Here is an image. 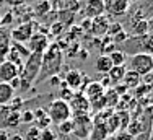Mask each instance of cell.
Segmentation results:
<instances>
[{
    "label": "cell",
    "instance_id": "obj_1",
    "mask_svg": "<svg viewBox=\"0 0 153 140\" xmlns=\"http://www.w3.org/2000/svg\"><path fill=\"white\" fill-rule=\"evenodd\" d=\"M62 57H64V52H62V49L59 47V44L51 42L47 51L42 54L38 82H42V80L49 78V77H56L59 73V70L62 67Z\"/></svg>",
    "mask_w": 153,
    "mask_h": 140
},
{
    "label": "cell",
    "instance_id": "obj_2",
    "mask_svg": "<svg viewBox=\"0 0 153 140\" xmlns=\"http://www.w3.org/2000/svg\"><path fill=\"white\" fill-rule=\"evenodd\" d=\"M41 60H42V54H36L31 52L30 57L26 59V62L23 64V67L20 70V91L25 93L38 82L39 77V70H41Z\"/></svg>",
    "mask_w": 153,
    "mask_h": 140
},
{
    "label": "cell",
    "instance_id": "obj_3",
    "mask_svg": "<svg viewBox=\"0 0 153 140\" xmlns=\"http://www.w3.org/2000/svg\"><path fill=\"white\" fill-rule=\"evenodd\" d=\"M129 67L140 77H147L153 72V56L147 52H135L129 59Z\"/></svg>",
    "mask_w": 153,
    "mask_h": 140
},
{
    "label": "cell",
    "instance_id": "obj_4",
    "mask_svg": "<svg viewBox=\"0 0 153 140\" xmlns=\"http://www.w3.org/2000/svg\"><path fill=\"white\" fill-rule=\"evenodd\" d=\"M47 116H49L51 122L54 124H62L65 121L72 119V109H70V104L64 99H54L52 103L49 104V109H47Z\"/></svg>",
    "mask_w": 153,
    "mask_h": 140
},
{
    "label": "cell",
    "instance_id": "obj_5",
    "mask_svg": "<svg viewBox=\"0 0 153 140\" xmlns=\"http://www.w3.org/2000/svg\"><path fill=\"white\" fill-rule=\"evenodd\" d=\"M30 54L31 52H30L28 47H25L23 44H20V42H13L12 41V46H10V51H8V54H7L5 60L12 62L13 65H16L18 69H21L23 64L26 62V59L30 57Z\"/></svg>",
    "mask_w": 153,
    "mask_h": 140
},
{
    "label": "cell",
    "instance_id": "obj_6",
    "mask_svg": "<svg viewBox=\"0 0 153 140\" xmlns=\"http://www.w3.org/2000/svg\"><path fill=\"white\" fill-rule=\"evenodd\" d=\"M34 23L33 21H25V23H21L20 26L10 29V38H12L13 42H30V39L33 38V34H34Z\"/></svg>",
    "mask_w": 153,
    "mask_h": 140
},
{
    "label": "cell",
    "instance_id": "obj_7",
    "mask_svg": "<svg viewBox=\"0 0 153 140\" xmlns=\"http://www.w3.org/2000/svg\"><path fill=\"white\" fill-rule=\"evenodd\" d=\"M68 104H70L72 116H74V114H86L90 111L91 103L86 99V96L82 93V91H78V93H74V96H72V99L68 101Z\"/></svg>",
    "mask_w": 153,
    "mask_h": 140
},
{
    "label": "cell",
    "instance_id": "obj_8",
    "mask_svg": "<svg viewBox=\"0 0 153 140\" xmlns=\"http://www.w3.org/2000/svg\"><path fill=\"white\" fill-rule=\"evenodd\" d=\"M129 0H104V12L109 16H122L129 8Z\"/></svg>",
    "mask_w": 153,
    "mask_h": 140
},
{
    "label": "cell",
    "instance_id": "obj_9",
    "mask_svg": "<svg viewBox=\"0 0 153 140\" xmlns=\"http://www.w3.org/2000/svg\"><path fill=\"white\" fill-rule=\"evenodd\" d=\"M49 46H51V41L44 33H34L33 38L30 39V47H28V49H30V52L44 54Z\"/></svg>",
    "mask_w": 153,
    "mask_h": 140
},
{
    "label": "cell",
    "instance_id": "obj_10",
    "mask_svg": "<svg viewBox=\"0 0 153 140\" xmlns=\"http://www.w3.org/2000/svg\"><path fill=\"white\" fill-rule=\"evenodd\" d=\"M88 77L82 75L80 73V70L76 69H72L70 72L67 73V77H65V86H68L70 90H78V88H83L86 83H88Z\"/></svg>",
    "mask_w": 153,
    "mask_h": 140
},
{
    "label": "cell",
    "instance_id": "obj_11",
    "mask_svg": "<svg viewBox=\"0 0 153 140\" xmlns=\"http://www.w3.org/2000/svg\"><path fill=\"white\" fill-rule=\"evenodd\" d=\"M20 70L21 69H18L16 65L12 64V62L3 60L2 64H0V83H10L12 80L18 78Z\"/></svg>",
    "mask_w": 153,
    "mask_h": 140
},
{
    "label": "cell",
    "instance_id": "obj_12",
    "mask_svg": "<svg viewBox=\"0 0 153 140\" xmlns=\"http://www.w3.org/2000/svg\"><path fill=\"white\" fill-rule=\"evenodd\" d=\"M83 12L88 20H94V18L101 16L104 13V0H86Z\"/></svg>",
    "mask_w": 153,
    "mask_h": 140
},
{
    "label": "cell",
    "instance_id": "obj_13",
    "mask_svg": "<svg viewBox=\"0 0 153 140\" xmlns=\"http://www.w3.org/2000/svg\"><path fill=\"white\" fill-rule=\"evenodd\" d=\"M104 93H106V90H104L103 85L98 83V82H91V83L86 85V90H85V93H83V95L86 96V99H88L90 103H94L96 99L103 98Z\"/></svg>",
    "mask_w": 153,
    "mask_h": 140
},
{
    "label": "cell",
    "instance_id": "obj_14",
    "mask_svg": "<svg viewBox=\"0 0 153 140\" xmlns=\"http://www.w3.org/2000/svg\"><path fill=\"white\" fill-rule=\"evenodd\" d=\"M91 29L90 31L93 33V34H98V36H103L104 33H108V28H109V16L106 15H101V16L94 18L91 20Z\"/></svg>",
    "mask_w": 153,
    "mask_h": 140
},
{
    "label": "cell",
    "instance_id": "obj_15",
    "mask_svg": "<svg viewBox=\"0 0 153 140\" xmlns=\"http://www.w3.org/2000/svg\"><path fill=\"white\" fill-rule=\"evenodd\" d=\"M12 46V38H10V31L5 28H0V64L7 59V54Z\"/></svg>",
    "mask_w": 153,
    "mask_h": 140
},
{
    "label": "cell",
    "instance_id": "obj_16",
    "mask_svg": "<svg viewBox=\"0 0 153 140\" xmlns=\"http://www.w3.org/2000/svg\"><path fill=\"white\" fill-rule=\"evenodd\" d=\"M122 83H124V88H126V90H132V88H137L138 85L142 83V77L137 75L132 70H127L124 78H122Z\"/></svg>",
    "mask_w": 153,
    "mask_h": 140
},
{
    "label": "cell",
    "instance_id": "obj_17",
    "mask_svg": "<svg viewBox=\"0 0 153 140\" xmlns=\"http://www.w3.org/2000/svg\"><path fill=\"white\" fill-rule=\"evenodd\" d=\"M94 69H96V72L103 73V75H108L109 70L112 69V64H111V59H109V56H106V54L98 56L96 62H94Z\"/></svg>",
    "mask_w": 153,
    "mask_h": 140
},
{
    "label": "cell",
    "instance_id": "obj_18",
    "mask_svg": "<svg viewBox=\"0 0 153 140\" xmlns=\"http://www.w3.org/2000/svg\"><path fill=\"white\" fill-rule=\"evenodd\" d=\"M15 96V90L10 86L8 83H0V106L7 104L8 101H12V98Z\"/></svg>",
    "mask_w": 153,
    "mask_h": 140
},
{
    "label": "cell",
    "instance_id": "obj_19",
    "mask_svg": "<svg viewBox=\"0 0 153 140\" xmlns=\"http://www.w3.org/2000/svg\"><path fill=\"white\" fill-rule=\"evenodd\" d=\"M126 72H127V70H126V67H124V65H121V67H112L111 70H109V73H108V78L112 80L114 83L122 82Z\"/></svg>",
    "mask_w": 153,
    "mask_h": 140
},
{
    "label": "cell",
    "instance_id": "obj_20",
    "mask_svg": "<svg viewBox=\"0 0 153 140\" xmlns=\"http://www.w3.org/2000/svg\"><path fill=\"white\" fill-rule=\"evenodd\" d=\"M109 59H111V64L112 67H121V65L126 64V54L122 52V51H112L111 54H108Z\"/></svg>",
    "mask_w": 153,
    "mask_h": 140
},
{
    "label": "cell",
    "instance_id": "obj_21",
    "mask_svg": "<svg viewBox=\"0 0 153 140\" xmlns=\"http://www.w3.org/2000/svg\"><path fill=\"white\" fill-rule=\"evenodd\" d=\"M109 134L108 129L104 124H98V126L93 127V135H91V140H104L106 135Z\"/></svg>",
    "mask_w": 153,
    "mask_h": 140
},
{
    "label": "cell",
    "instance_id": "obj_22",
    "mask_svg": "<svg viewBox=\"0 0 153 140\" xmlns=\"http://www.w3.org/2000/svg\"><path fill=\"white\" fill-rule=\"evenodd\" d=\"M34 13L38 15V16H42V15H46L47 12L51 10V3H49V0H39L38 3L34 5Z\"/></svg>",
    "mask_w": 153,
    "mask_h": 140
},
{
    "label": "cell",
    "instance_id": "obj_23",
    "mask_svg": "<svg viewBox=\"0 0 153 140\" xmlns=\"http://www.w3.org/2000/svg\"><path fill=\"white\" fill-rule=\"evenodd\" d=\"M134 34L137 36H147L148 34V21L147 20H142L138 23L134 25V29H132Z\"/></svg>",
    "mask_w": 153,
    "mask_h": 140
},
{
    "label": "cell",
    "instance_id": "obj_24",
    "mask_svg": "<svg viewBox=\"0 0 153 140\" xmlns=\"http://www.w3.org/2000/svg\"><path fill=\"white\" fill-rule=\"evenodd\" d=\"M39 135H41V130H39L36 126L30 127L25 134V140H39Z\"/></svg>",
    "mask_w": 153,
    "mask_h": 140
},
{
    "label": "cell",
    "instance_id": "obj_25",
    "mask_svg": "<svg viewBox=\"0 0 153 140\" xmlns=\"http://www.w3.org/2000/svg\"><path fill=\"white\" fill-rule=\"evenodd\" d=\"M18 124H20V112H12L5 119V126L7 127H16Z\"/></svg>",
    "mask_w": 153,
    "mask_h": 140
},
{
    "label": "cell",
    "instance_id": "obj_26",
    "mask_svg": "<svg viewBox=\"0 0 153 140\" xmlns=\"http://www.w3.org/2000/svg\"><path fill=\"white\" fill-rule=\"evenodd\" d=\"M142 46H143V51H142V52H147V54H150V56H153V34L145 36V41L142 42Z\"/></svg>",
    "mask_w": 153,
    "mask_h": 140
},
{
    "label": "cell",
    "instance_id": "obj_27",
    "mask_svg": "<svg viewBox=\"0 0 153 140\" xmlns=\"http://www.w3.org/2000/svg\"><path fill=\"white\" fill-rule=\"evenodd\" d=\"M39 140H57V135H56V132H54L51 127H47V129H42L41 130Z\"/></svg>",
    "mask_w": 153,
    "mask_h": 140
},
{
    "label": "cell",
    "instance_id": "obj_28",
    "mask_svg": "<svg viewBox=\"0 0 153 140\" xmlns=\"http://www.w3.org/2000/svg\"><path fill=\"white\" fill-rule=\"evenodd\" d=\"M59 130L62 132V134H70V132H74V122H72V119L59 124Z\"/></svg>",
    "mask_w": 153,
    "mask_h": 140
},
{
    "label": "cell",
    "instance_id": "obj_29",
    "mask_svg": "<svg viewBox=\"0 0 153 140\" xmlns=\"http://www.w3.org/2000/svg\"><path fill=\"white\" fill-rule=\"evenodd\" d=\"M127 129H129L127 134H130L134 137V135H137V134H140V132H142V122H140V121H138V122H132V124L127 126Z\"/></svg>",
    "mask_w": 153,
    "mask_h": 140
},
{
    "label": "cell",
    "instance_id": "obj_30",
    "mask_svg": "<svg viewBox=\"0 0 153 140\" xmlns=\"http://www.w3.org/2000/svg\"><path fill=\"white\" fill-rule=\"evenodd\" d=\"M112 140H134V137L130 134H127V132H124V130H119L117 134L112 137Z\"/></svg>",
    "mask_w": 153,
    "mask_h": 140
},
{
    "label": "cell",
    "instance_id": "obj_31",
    "mask_svg": "<svg viewBox=\"0 0 153 140\" xmlns=\"http://www.w3.org/2000/svg\"><path fill=\"white\" fill-rule=\"evenodd\" d=\"M62 31H64V25H62V21H57V23H54L52 26H51V33H52L54 36L60 34Z\"/></svg>",
    "mask_w": 153,
    "mask_h": 140
},
{
    "label": "cell",
    "instance_id": "obj_32",
    "mask_svg": "<svg viewBox=\"0 0 153 140\" xmlns=\"http://www.w3.org/2000/svg\"><path fill=\"white\" fill-rule=\"evenodd\" d=\"M5 15H7V16L0 18V28L5 26V25H12V21H13V13L12 12H8V13H5Z\"/></svg>",
    "mask_w": 153,
    "mask_h": 140
},
{
    "label": "cell",
    "instance_id": "obj_33",
    "mask_svg": "<svg viewBox=\"0 0 153 140\" xmlns=\"http://www.w3.org/2000/svg\"><path fill=\"white\" fill-rule=\"evenodd\" d=\"M20 119L23 121V122H33V121H34L33 111H25L23 114H20Z\"/></svg>",
    "mask_w": 153,
    "mask_h": 140
},
{
    "label": "cell",
    "instance_id": "obj_34",
    "mask_svg": "<svg viewBox=\"0 0 153 140\" xmlns=\"http://www.w3.org/2000/svg\"><path fill=\"white\" fill-rule=\"evenodd\" d=\"M5 2L8 3L10 7H20V5L25 3V0H5Z\"/></svg>",
    "mask_w": 153,
    "mask_h": 140
},
{
    "label": "cell",
    "instance_id": "obj_35",
    "mask_svg": "<svg viewBox=\"0 0 153 140\" xmlns=\"http://www.w3.org/2000/svg\"><path fill=\"white\" fill-rule=\"evenodd\" d=\"M0 140H10V135L7 130H3V129H0Z\"/></svg>",
    "mask_w": 153,
    "mask_h": 140
},
{
    "label": "cell",
    "instance_id": "obj_36",
    "mask_svg": "<svg viewBox=\"0 0 153 140\" xmlns=\"http://www.w3.org/2000/svg\"><path fill=\"white\" fill-rule=\"evenodd\" d=\"M5 3H7V2H5V0H0V10H2V8H3V7H5Z\"/></svg>",
    "mask_w": 153,
    "mask_h": 140
},
{
    "label": "cell",
    "instance_id": "obj_37",
    "mask_svg": "<svg viewBox=\"0 0 153 140\" xmlns=\"http://www.w3.org/2000/svg\"><path fill=\"white\" fill-rule=\"evenodd\" d=\"M75 2H78V0H75Z\"/></svg>",
    "mask_w": 153,
    "mask_h": 140
},
{
    "label": "cell",
    "instance_id": "obj_38",
    "mask_svg": "<svg viewBox=\"0 0 153 140\" xmlns=\"http://www.w3.org/2000/svg\"><path fill=\"white\" fill-rule=\"evenodd\" d=\"M0 18H2V16H0Z\"/></svg>",
    "mask_w": 153,
    "mask_h": 140
}]
</instances>
